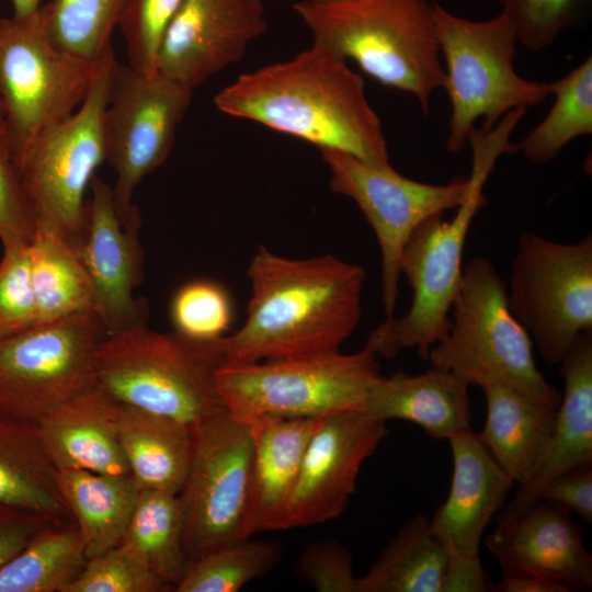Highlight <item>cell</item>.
Wrapping results in <instances>:
<instances>
[{"label":"cell","mask_w":592,"mask_h":592,"mask_svg":"<svg viewBox=\"0 0 592 592\" xmlns=\"http://www.w3.org/2000/svg\"><path fill=\"white\" fill-rule=\"evenodd\" d=\"M221 113L390 167L383 125L349 61L312 42L289 59L241 73L214 96Z\"/></svg>","instance_id":"6da1fadb"},{"label":"cell","mask_w":592,"mask_h":592,"mask_svg":"<svg viewBox=\"0 0 592 592\" xmlns=\"http://www.w3.org/2000/svg\"><path fill=\"white\" fill-rule=\"evenodd\" d=\"M247 274V317L223 338L225 363L337 351L361 320L365 272L358 264L332 254L291 259L259 246Z\"/></svg>","instance_id":"7a4b0ae2"},{"label":"cell","mask_w":592,"mask_h":592,"mask_svg":"<svg viewBox=\"0 0 592 592\" xmlns=\"http://www.w3.org/2000/svg\"><path fill=\"white\" fill-rule=\"evenodd\" d=\"M312 35L380 84L413 95L424 113L445 82L428 0H335L294 4Z\"/></svg>","instance_id":"3957f363"},{"label":"cell","mask_w":592,"mask_h":592,"mask_svg":"<svg viewBox=\"0 0 592 592\" xmlns=\"http://www.w3.org/2000/svg\"><path fill=\"white\" fill-rule=\"evenodd\" d=\"M223 338L200 341L146 323L105 334L96 349L95 384L121 403L193 429L226 409L217 387Z\"/></svg>","instance_id":"277c9868"},{"label":"cell","mask_w":592,"mask_h":592,"mask_svg":"<svg viewBox=\"0 0 592 592\" xmlns=\"http://www.w3.org/2000/svg\"><path fill=\"white\" fill-rule=\"evenodd\" d=\"M533 348L510 309L506 284L493 263L481 255L470 259L463 266L448 330L426 361L469 386L500 384L558 407L561 395L537 368Z\"/></svg>","instance_id":"5b68a950"},{"label":"cell","mask_w":592,"mask_h":592,"mask_svg":"<svg viewBox=\"0 0 592 592\" xmlns=\"http://www.w3.org/2000/svg\"><path fill=\"white\" fill-rule=\"evenodd\" d=\"M441 56L444 58L446 90L452 112L446 149L459 152L468 143L475 123L493 127L515 109L540 104L550 94V82L524 79L514 69L517 43L508 16L473 21L432 3Z\"/></svg>","instance_id":"8992f818"},{"label":"cell","mask_w":592,"mask_h":592,"mask_svg":"<svg viewBox=\"0 0 592 592\" xmlns=\"http://www.w3.org/2000/svg\"><path fill=\"white\" fill-rule=\"evenodd\" d=\"M377 357L364 345L350 354L337 350L225 363L217 372V387L225 408L248 423L264 415L323 418L365 410L382 375Z\"/></svg>","instance_id":"52a82bcc"},{"label":"cell","mask_w":592,"mask_h":592,"mask_svg":"<svg viewBox=\"0 0 592 592\" xmlns=\"http://www.w3.org/2000/svg\"><path fill=\"white\" fill-rule=\"evenodd\" d=\"M114 61L109 46L80 106L43 133L16 161L37 230L64 239L75 250L87 221V189L106 160L105 114Z\"/></svg>","instance_id":"ba28073f"},{"label":"cell","mask_w":592,"mask_h":592,"mask_svg":"<svg viewBox=\"0 0 592 592\" xmlns=\"http://www.w3.org/2000/svg\"><path fill=\"white\" fill-rule=\"evenodd\" d=\"M493 168L473 161L469 192L449 220L443 214L424 220L408 239L400 258V275L412 291L408 311L385 319L368 335L365 345L378 356L394 358L415 349L426 361L431 348L447 332L451 310L463 274V252L470 225L485 206L482 193Z\"/></svg>","instance_id":"9c48e42d"},{"label":"cell","mask_w":592,"mask_h":592,"mask_svg":"<svg viewBox=\"0 0 592 592\" xmlns=\"http://www.w3.org/2000/svg\"><path fill=\"white\" fill-rule=\"evenodd\" d=\"M96 62L52 42L46 3L27 18H0V101L15 163L34 140L80 106Z\"/></svg>","instance_id":"30bf717a"},{"label":"cell","mask_w":592,"mask_h":592,"mask_svg":"<svg viewBox=\"0 0 592 592\" xmlns=\"http://www.w3.org/2000/svg\"><path fill=\"white\" fill-rule=\"evenodd\" d=\"M506 296L510 309L548 364H560L576 339L592 331V236L557 242L517 237Z\"/></svg>","instance_id":"8fae6325"},{"label":"cell","mask_w":592,"mask_h":592,"mask_svg":"<svg viewBox=\"0 0 592 592\" xmlns=\"http://www.w3.org/2000/svg\"><path fill=\"white\" fill-rule=\"evenodd\" d=\"M191 430L192 458L178 493L189 561L246 538L253 456L250 423L227 409Z\"/></svg>","instance_id":"7c38bea8"},{"label":"cell","mask_w":592,"mask_h":592,"mask_svg":"<svg viewBox=\"0 0 592 592\" xmlns=\"http://www.w3.org/2000/svg\"><path fill=\"white\" fill-rule=\"evenodd\" d=\"M192 93L158 71L144 73L114 61L105 114L106 160L115 172L114 202L125 226L140 227L134 192L170 156Z\"/></svg>","instance_id":"4fadbf2b"},{"label":"cell","mask_w":592,"mask_h":592,"mask_svg":"<svg viewBox=\"0 0 592 592\" xmlns=\"http://www.w3.org/2000/svg\"><path fill=\"white\" fill-rule=\"evenodd\" d=\"M104 335L96 315L86 311L0 340V414L37 424L94 385Z\"/></svg>","instance_id":"5bb4252c"},{"label":"cell","mask_w":592,"mask_h":592,"mask_svg":"<svg viewBox=\"0 0 592 592\" xmlns=\"http://www.w3.org/2000/svg\"><path fill=\"white\" fill-rule=\"evenodd\" d=\"M329 170V186L351 198L372 227L382 257V300L386 319L395 316L399 296L400 258L412 232L432 216L456 210L469 192L468 178L446 184L409 179L391 166H372L349 153L320 150Z\"/></svg>","instance_id":"9a60e30c"},{"label":"cell","mask_w":592,"mask_h":592,"mask_svg":"<svg viewBox=\"0 0 592 592\" xmlns=\"http://www.w3.org/2000/svg\"><path fill=\"white\" fill-rule=\"evenodd\" d=\"M453 475L446 500L430 526L448 551L443 592L491 590L480 557L481 536L502 509L514 481L471 429L452 436Z\"/></svg>","instance_id":"2e32d148"},{"label":"cell","mask_w":592,"mask_h":592,"mask_svg":"<svg viewBox=\"0 0 592 592\" xmlns=\"http://www.w3.org/2000/svg\"><path fill=\"white\" fill-rule=\"evenodd\" d=\"M386 435V421L365 410L323 417L304 453L286 528L314 526L341 515L355 492L363 463Z\"/></svg>","instance_id":"e0dca14e"},{"label":"cell","mask_w":592,"mask_h":592,"mask_svg":"<svg viewBox=\"0 0 592 592\" xmlns=\"http://www.w3.org/2000/svg\"><path fill=\"white\" fill-rule=\"evenodd\" d=\"M266 29L263 0H184L163 34L156 70L193 91L240 61Z\"/></svg>","instance_id":"ac0fdd59"},{"label":"cell","mask_w":592,"mask_h":592,"mask_svg":"<svg viewBox=\"0 0 592 592\" xmlns=\"http://www.w3.org/2000/svg\"><path fill=\"white\" fill-rule=\"evenodd\" d=\"M90 187L87 221L76 252L92 285V311L110 334L146 323V306L134 297L144 278V253L139 228L122 223L112 186L95 174Z\"/></svg>","instance_id":"d6986e66"},{"label":"cell","mask_w":592,"mask_h":592,"mask_svg":"<svg viewBox=\"0 0 592 592\" xmlns=\"http://www.w3.org/2000/svg\"><path fill=\"white\" fill-rule=\"evenodd\" d=\"M485 545L503 576L528 573L571 590L592 588V556L581 530L566 509L538 500L486 537Z\"/></svg>","instance_id":"ffe728a7"},{"label":"cell","mask_w":592,"mask_h":592,"mask_svg":"<svg viewBox=\"0 0 592 592\" xmlns=\"http://www.w3.org/2000/svg\"><path fill=\"white\" fill-rule=\"evenodd\" d=\"M559 365L565 388L547 452L530 479L519 485L512 500L499 511L497 523L528 510L554 478L592 466V331L576 339Z\"/></svg>","instance_id":"44dd1931"},{"label":"cell","mask_w":592,"mask_h":592,"mask_svg":"<svg viewBox=\"0 0 592 592\" xmlns=\"http://www.w3.org/2000/svg\"><path fill=\"white\" fill-rule=\"evenodd\" d=\"M118 401L94 384L62 402L38 423L56 469L130 475L117 431Z\"/></svg>","instance_id":"7402d4cb"},{"label":"cell","mask_w":592,"mask_h":592,"mask_svg":"<svg viewBox=\"0 0 592 592\" xmlns=\"http://www.w3.org/2000/svg\"><path fill=\"white\" fill-rule=\"evenodd\" d=\"M321 419L264 415L250 422L253 456L246 538L262 531L286 530L288 501Z\"/></svg>","instance_id":"603a6c76"},{"label":"cell","mask_w":592,"mask_h":592,"mask_svg":"<svg viewBox=\"0 0 592 592\" xmlns=\"http://www.w3.org/2000/svg\"><path fill=\"white\" fill-rule=\"evenodd\" d=\"M469 384L431 366L417 375L397 372L374 384L365 411L388 421L399 419L421 426L435 440L448 441L470 429Z\"/></svg>","instance_id":"cb8c5ba5"},{"label":"cell","mask_w":592,"mask_h":592,"mask_svg":"<svg viewBox=\"0 0 592 592\" xmlns=\"http://www.w3.org/2000/svg\"><path fill=\"white\" fill-rule=\"evenodd\" d=\"M481 389L487 414L478 435L514 483H523L547 452L557 407L533 400L500 384Z\"/></svg>","instance_id":"d4e9b609"},{"label":"cell","mask_w":592,"mask_h":592,"mask_svg":"<svg viewBox=\"0 0 592 592\" xmlns=\"http://www.w3.org/2000/svg\"><path fill=\"white\" fill-rule=\"evenodd\" d=\"M116 431L139 489L178 494L192 458V430L169 417L118 402Z\"/></svg>","instance_id":"484cf974"},{"label":"cell","mask_w":592,"mask_h":592,"mask_svg":"<svg viewBox=\"0 0 592 592\" xmlns=\"http://www.w3.org/2000/svg\"><path fill=\"white\" fill-rule=\"evenodd\" d=\"M59 492L76 523L88 559L115 547L140 489L130 475L56 469Z\"/></svg>","instance_id":"4316f807"},{"label":"cell","mask_w":592,"mask_h":592,"mask_svg":"<svg viewBox=\"0 0 592 592\" xmlns=\"http://www.w3.org/2000/svg\"><path fill=\"white\" fill-rule=\"evenodd\" d=\"M37 424L0 414V504L71 521Z\"/></svg>","instance_id":"83f0119b"},{"label":"cell","mask_w":592,"mask_h":592,"mask_svg":"<svg viewBox=\"0 0 592 592\" xmlns=\"http://www.w3.org/2000/svg\"><path fill=\"white\" fill-rule=\"evenodd\" d=\"M448 551L430 526L415 515L388 542L355 592H443Z\"/></svg>","instance_id":"f1b7e54d"},{"label":"cell","mask_w":592,"mask_h":592,"mask_svg":"<svg viewBox=\"0 0 592 592\" xmlns=\"http://www.w3.org/2000/svg\"><path fill=\"white\" fill-rule=\"evenodd\" d=\"M117 545L173 591L190 563L183 547V514L179 496L140 490Z\"/></svg>","instance_id":"f546056e"},{"label":"cell","mask_w":592,"mask_h":592,"mask_svg":"<svg viewBox=\"0 0 592 592\" xmlns=\"http://www.w3.org/2000/svg\"><path fill=\"white\" fill-rule=\"evenodd\" d=\"M29 251L36 325L92 311L90 277L68 242L37 230Z\"/></svg>","instance_id":"4dcf8cb0"},{"label":"cell","mask_w":592,"mask_h":592,"mask_svg":"<svg viewBox=\"0 0 592 592\" xmlns=\"http://www.w3.org/2000/svg\"><path fill=\"white\" fill-rule=\"evenodd\" d=\"M87 561L73 520L52 523L0 570V592H65Z\"/></svg>","instance_id":"1f68e13d"},{"label":"cell","mask_w":592,"mask_h":592,"mask_svg":"<svg viewBox=\"0 0 592 592\" xmlns=\"http://www.w3.org/2000/svg\"><path fill=\"white\" fill-rule=\"evenodd\" d=\"M550 84L554 104L516 145V150L533 163L551 161L570 141L592 133V57Z\"/></svg>","instance_id":"d6a6232c"},{"label":"cell","mask_w":592,"mask_h":592,"mask_svg":"<svg viewBox=\"0 0 592 592\" xmlns=\"http://www.w3.org/2000/svg\"><path fill=\"white\" fill-rule=\"evenodd\" d=\"M281 557L277 543L251 537L239 539L190 561L173 591L237 592L271 572Z\"/></svg>","instance_id":"836d02e7"},{"label":"cell","mask_w":592,"mask_h":592,"mask_svg":"<svg viewBox=\"0 0 592 592\" xmlns=\"http://www.w3.org/2000/svg\"><path fill=\"white\" fill-rule=\"evenodd\" d=\"M127 0H50L47 29L60 49L94 62L111 46Z\"/></svg>","instance_id":"e575fe53"},{"label":"cell","mask_w":592,"mask_h":592,"mask_svg":"<svg viewBox=\"0 0 592 592\" xmlns=\"http://www.w3.org/2000/svg\"><path fill=\"white\" fill-rule=\"evenodd\" d=\"M510 20L517 43L537 53L563 31L583 21L592 0H497Z\"/></svg>","instance_id":"d590c367"},{"label":"cell","mask_w":592,"mask_h":592,"mask_svg":"<svg viewBox=\"0 0 592 592\" xmlns=\"http://www.w3.org/2000/svg\"><path fill=\"white\" fill-rule=\"evenodd\" d=\"M170 316L174 331L200 341L225 337L232 321V304L219 284L196 280L186 283L174 294Z\"/></svg>","instance_id":"8d00e7d4"},{"label":"cell","mask_w":592,"mask_h":592,"mask_svg":"<svg viewBox=\"0 0 592 592\" xmlns=\"http://www.w3.org/2000/svg\"><path fill=\"white\" fill-rule=\"evenodd\" d=\"M184 0H127L118 26L128 65L144 73L156 72L163 34Z\"/></svg>","instance_id":"74e56055"},{"label":"cell","mask_w":592,"mask_h":592,"mask_svg":"<svg viewBox=\"0 0 592 592\" xmlns=\"http://www.w3.org/2000/svg\"><path fill=\"white\" fill-rule=\"evenodd\" d=\"M172 591L119 545L88 559L65 592Z\"/></svg>","instance_id":"f35d334b"},{"label":"cell","mask_w":592,"mask_h":592,"mask_svg":"<svg viewBox=\"0 0 592 592\" xmlns=\"http://www.w3.org/2000/svg\"><path fill=\"white\" fill-rule=\"evenodd\" d=\"M29 247H3L0 260V340L36 326Z\"/></svg>","instance_id":"ab89813d"},{"label":"cell","mask_w":592,"mask_h":592,"mask_svg":"<svg viewBox=\"0 0 592 592\" xmlns=\"http://www.w3.org/2000/svg\"><path fill=\"white\" fill-rule=\"evenodd\" d=\"M36 232L8 134L0 122V240L3 247L30 246Z\"/></svg>","instance_id":"60d3db41"},{"label":"cell","mask_w":592,"mask_h":592,"mask_svg":"<svg viewBox=\"0 0 592 592\" xmlns=\"http://www.w3.org/2000/svg\"><path fill=\"white\" fill-rule=\"evenodd\" d=\"M296 573L319 592H355L351 553L334 540L310 544L299 556Z\"/></svg>","instance_id":"b9f144b4"},{"label":"cell","mask_w":592,"mask_h":592,"mask_svg":"<svg viewBox=\"0 0 592 592\" xmlns=\"http://www.w3.org/2000/svg\"><path fill=\"white\" fill-rule=\"evenodd\" d=\"M539 500L553 502L592 523V466L561 474L542 490Z\"/></svg>","instance_id":"7bdbcfd3"},{"label":"cell","mask_w":592,"mask_h":592,"mask_svg":"<svg viewBox=\"0 0 592 592\" xmlns=\"http://www.w3.org/2000/svg\"><path fill=\"white\" fill-rule=\"evenodd\" d=\"M52 523L58 522L32 511L0 504V570Z\"/></svg>","instance_id":"ee69618b"},{"label":"cell","mask_w":592,"mask_h":592,"mask_svg":"<svg viewBox=\"0 0 592 592\" xmlns=\"http://www.w3.org/2000/svg\"><path fill=\"white\" fill-rule=\"evenodd\" d=\"M496 592H569L570 590L549 579L528 573L503 576L501 582L492 585Z\"/></svg>","instance_id":"f6af8a7d"},{"label":"cell","mask_w":592,"mask_h":592,"mask_svg":"<svg viewBox=\"0 0 592 592\" xmlns=\"http://www.w3.org/2000/svg\"><path fill=\"white\" fill-rule=\"evenodd\" d=\"M13 5V15L18 19L27 18L34 14L41 7L42 0H11Z\"/></svg>","instance_id":"bcb514c9"},{"label":"cell","mask_w":592,"mask_h":592,"mask_svg":"<svg viewBox=\"0 0 592 592\" xmlns=\"http://www.w3.org/2000/svg\"><path fill=\"white\" fill-rule=\"evenodd\" d=\"M303 1L312 2V3H323V2H331L335 0H303Z\"/></svg>","instance_id":"7dc6e473"},{"label":"cell","mask_w":592,"mask_h":592,"mask_svg":"<svg viewBox=\"0 0 592 592\" xmlns=\"http://www.w3.org/2000/svg\"><path fill=\"white\" fill-rule=\"evenodd\" d=\"M0 122H3V110L0 101Z\"/></svg>","instance_id":"c3c4849f"}]
</instances>
